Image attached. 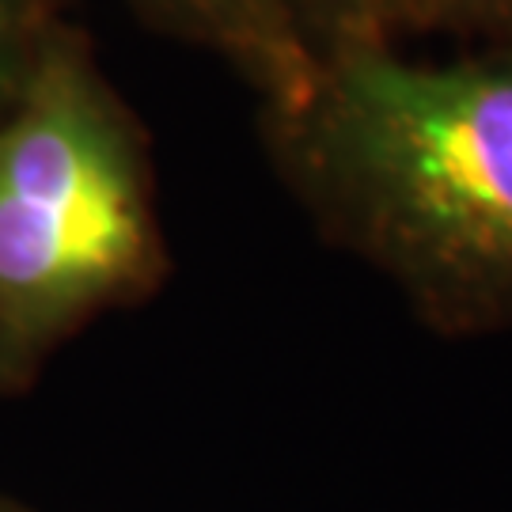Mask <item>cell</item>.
I'll use <instances>...</instances> for the list:
<instances>
[{
	"label": "cell",
	"instance_id": "5b68a950",
	"mask_svg": "<svg viewBox=\"0 0 512 512\" xmlns=\"http://www.w3.org/2000/svg\"><path fill=\"white\" fill-rule=\"evenodd\" d=\"M65 0H0V114L16 103L38 57L65 23Z\"/></svg>",
	"mask_w": 512,
	"mask_h": 512
},
{
	"label": "cell",
	"instance_id": "3957f363",
	"mask_svg": "<svg viewBox=\"0 0 512 512\" xmlns=\"http://www.w3.org/2000/svg\"><path fill=\"white\" fill-rule=\"evenodd\" d=\"M160 35L217 54L255 92L262 114L296 107L315 80V54L285 0H126Z\"/></svg>",
	"mask_w": 512,
	"mask_h": 512
},
{
	"label": "cell",
	"instance_id": "7a4b0ae2",
	"mask_svg": "<svg viewBox=\"0 0 512 512\" xmlns=\"http://www.w3.org/2000/svg\"><path fill=\"white\" fill-rule=\"evenodd\" d=\"M164 277L148 133L65 19L0 114V391Z\"/></svg>",
	"mask_w": 512,
	"mask_h": 512
},
{
	"label": "cell",
	"instance_id": "52a82bcc",
	"mask_svg": "<svg viewBox=\"0 0 512 512\" xmlns=\"http://www.w3.org/2000/svg\"><path fill=\"white\" fill-rule=\"evenodd\" d=\"M0 512H8V509H0Z\"/></svg>",
	"mask_w": 512,
	"mask_h": 512
},
{
	"label": "cell",
	"instance_id": "6da1fadb",
	"mask_svg": "<svg viewBox=\"0 0 512 512\" xmlns=\"http://www.w3.org/2000/svg\"><path fill=\"white\" fill-rule=\"evenodd\" d=\"M262 133L311 220L425 323L512 330V50L327 54Z\"/></svg>",
	"mask_w": 512,
	"mask_h": 512
},
{
	"label": "cell",
	"instance_id": "8992f818",
	"mask_svg": "<svg viewBox=\"0 0 512 512\" xmlns=\"http://www.w3.org/2000/svg\"><path fill=\"white\" fill-rule=\"evenodd\" d=\"M452 31L490 42V50H512V0H456Z\"/></svg>",
	"mask_w": 512,
	"mask_h": 512
},
{
	"label": "cell",
	"instance_id": "277c9868",
	"mask_svg": "<svg viewBox=\"0 0 512 512\" xmlns=\"http://www.w3.org/2000/svg\"><path fill=\"white\" fill-rule=\"evenodd\" d=\"M456 0H285L315 61L368 46H406L425 31H452Z\"/></svg>",
	"mask_w": 512,
	"mask_h": 512
}]
</instances>
